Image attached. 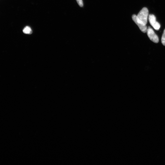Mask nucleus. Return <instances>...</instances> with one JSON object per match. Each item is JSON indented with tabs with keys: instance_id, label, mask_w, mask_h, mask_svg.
Returning <instances> with one entry per match:
<instances>
[{
	"instance_id": "1",
	"label": "nucleus",
	"mask_w": 165,
	"mask_h": 165,
	"mask_svg": "<svg viewBox=\"0 0 165 165\" xmlns=\"http://www.w3.org/2000/svg\"><path fill=\"white\" fill-rule=\"evenodd\" d=\"M149 11L146 7L143 8L137 15V18L145 25H146L148 19Z\"/></svg>"
},
{
	"instance_id": "2",
	"label": "nucleus",
	"mask_w": 165,
	"mask_h": 165,
	"mask_svg": "<svg viewBox=\"0 0 165 165\" xmlns=\"http://www.w3.org/2000/svg\"><path fill=\"white\" fill-rule=\"evenodd\" d=\"M148 36L150 40L155 43H158L159 41L158 36L156 34L152 29L149 27L147 28V32Z\"/></svg>"
},
{
	"instance_id": "3",
	"label": "nucleus",
	"mask_w": 165,
	"mask_h": 165,
	"mask_svg": "<svg viewBox=\"0 0 165 165\" xmlns=\"http://www.w3.org/2000/svg\"><path fill=\"white\" fill-rule=\"evenodd\" d=\"M132 18L133 21L138 26L141 31L143 33H146L147 29L146 25L143 24L141 21L138 19L136 15H133Z\"/></svg>"
},
{
	"instance_id": "4",
	"label": "nucleus",
	"mask_w": 165,
	"mask_h": 165,
	"mask_svg": "<svg viewBox=\"0 0 165 165\" xmlns=\"http://www.w3.org/2000/svg\"><path fill=\"white\" fill-rule=\"evenodd\" d=\"M148 19L150 25L156 30H158L160 27L159 23L156 21L155 16L153 15L150 14L149 15Z\"/></svg>"
},
{
	"instance_id": "5",
	"label": "nucleus",
	"mask_w": 165,
	"mask_h": 165,
	"mask_svg": "<svg viewBox=\"0 0 165 165\" xmlns=\"http://www.w3.org/2000/svg\"><path fill=\"white\" fill-rule=\"evenodd\" d=\"M23 32L26 34H30L32 33V31L31 28L27 26L23 29Z\"/></svg>"
},
{
	"instance_id": "6",
	"label": "nucleus",
	"mask_w": 165,
	"mask_h": 165,
	"mask_svg": "<svg viewBox=\"0 0 165 165\" xmlns=\"http://www.w3.org/2000/svg\"><path fill=\"white\" fill-rule=\"evenodd\" d=\"M162 42L163 45L165 46V29L164 30L162 37Z\"/></svg>"
},
{
	"instance_id": "7",
	"label": "nucleus",
	"mask_w": 165,
	"mask_h": 165,
	"mask_svg": "<svg viewBox=\"0 0 165 165\" xmlns=\"http://www.w3.org/2000/svg\"><path fill=\"white\" fill-rule=\"evenodd\" d=\"M76 1L80 6L81 7H83V3L82 2V0H76Z\"/></svg>"
}]
</instances>
